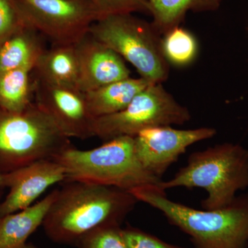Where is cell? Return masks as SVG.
<instances>
[{"label":"cell","mask_w":248,"mask_h":248,"mask_svg":"<svg viewBox=\"0 0 248 248\" xmlns=\"http://www.w3.org/2000/svg\"><path fill=\"white\" fill-rule=\"evenodd\" d=\"M49 208L42 227L49 239L76 246L90 232L121 226L138 201L128 191L80 182H65Z\"/></svg>","instance_id":"cell-1"},{"label":"cell","mask_w":248,"mask_h":248,"mask_svg":"<svg viewBox=\"0 0 248 248\" xmlns=\"http://www.w3.org/2000/svg\"><path fill=\"white\" fill-rule=\"evenodd\" d=\"M128 192L161 212L170 224L190 236L195 248H248V193L223 208L200 210L169 200L157 186Z\"/></svg>","instance_id":"cell-2"},{"label":"cell","mask_w":248,"mask_h":248,"mask_svg":"<svg viewBox=\"0 0 248 248\" xmlns=\"http://www.w3.org/2000/svg\"><path fill=\"white\" fill-rule=\"evenodd\" d=\"M157 186L165 192L179 187L204 189L208 196L202 202L203 210L223 208L237 191L248 187V150L224 143L195 152L172 179Z\"/></svg>","instance_id":"cell-3"},{"label":"cell","mask_w":248,"mask_h":248,"mask_svg":"<svg viewBox=\"0 0 248 248\" xmlns=\"http://www.w3.org/2000/svg\"><path fill=\"white\" fill-rule=\"evenodd\" d=\"M53 159L64 169L65 182L89 183L130 191L141 186H157L162 181L142 166L131 137L113 139L87 151L71 146Z\"/></svg>","instance_id":"cell-4"},{"label":"cell","mask_w":248,"mask_h":248,"mask_svg":"<svg viewBox=\"0 0 248 248\" xmlns=\"http://www.w3.org/2000/svg\"><path fill=\"white\" fill-rule=\"evenodd\" d=\"M71 146L70 138L35 102L20 112L0 108V173L53 159Z\"/></svg>","instance_id":"cell-5"},{"label":"cell","mask_w":248,"mask_h":248,"mask_svg":"<svg viewBox=\"0 0 248 248\" xmlns=\"http://www.w3.org/2000/svg\"><path fill=\"white\" fill-rule=\"evenodd\" d=\"M89 33L133 65L140 78L151 84H161L169 78L162 37L152 23L132 14L114 15L96 21Z\"/></svg>","instance_id":"cell-6"},{"label":"cell","mask_w":248,"mask_h":248,"mask_svg":"<svg viewBox=\"0 0 248 248\" xmlns=\"http://www.w3.org/2000/svg\"><path fill=\"white\" fill-rule=\"evenodd\" d=\"M191 115L161 84H153L135 96L125 108L94 119V137L104 142L120 137L135 138L145 129L182 125Z\"/></svg>","instance_id":"cell-7"},{"label":"cell","mask_w":248,"mask_h":248,"mask_svg":"<svg viewBox=\"0 0 248 248\" xmlns=\"http://www.w3.org/2000/svg\"><path fill=\"white\" fill-rule=\"evenodd\" d=\"M29 27L52 45H75L99 17L89 0H16Z\"/></svg>","instance_id":"cell-8"},{"label":"cell","mask_w":248,"mask_h":248,"mask_svg":"<svg viewBox=\"0 0 248 248\" xmlns=\"http://www.w3.org/2000/svg\"><path fill=\"white\" fill-rule=\"evenodd\" d=\"M215 134L216 130L208 127L179 130L162 125L147 128L134 138L135 153L144 169L161 179L187 147L212 138Z\"/></svg>","instance_id":"cell-9"},{"label":"cell","mask_w":248,"mask_h":248,"mask_svg":"<svg viewBox=\"0 0 248 248\" xmlns=\"http://www.w3.org/2000/svg\"><path fill=\"white\" fill-rule=\"evenodd\" d=\"M32 78L34 102L51 118L62 133L68 138L81 140L94 137V118L90 113L84 93Z\"/></svg>","instance_id":"cell-10"},{"label":"cell","mask_w":248,"mask_h":248,"mask_svg":"<svg viewBox=\"0 0 248 248\" xmlns=\"http://www.w3.org/2000/svg\"><path fill=\"white\" fill-rule=\"evenodd\" d=\"M65 180L64 169L53 159L38 160L0 173V190H9L0 202V218L29 208L49 187Z\"/></svg>","instance_id":"cell-11"},{"label":"cell","mask_w":248,"mask_h":248,"mask_svg":"<svg viewBox=\"0 0 248 248\" xmlns=\"http://www.w3.org/2000/svg\"><path fill=\"white\" fill-rule=\"evenodd\" d=\"M79 62V91L88 93L130 78L122 57L90 35L75 45Z\"/></svg>","instance_id":"cell-12"},{"label":"cell","mask_w":248,"mask_h":248,"mask_svg":"<svg viewBox=\"0 0 248 248\" xmlns=\"http://www.w3.org/2000/svg\"><path fill=\"white\" fill-rule=\"evenodd\" d=\"M58 192L54 190L29 208L0 218V248H24L29 236L42 226Z\"/></svg>","instance_id":"cell-13"},{"label":"cell","mask_w":248,"mask_h":248,"mask_svg":"<svg viewBox=\"0 0 248 248\" xmlns=\"http://www.w3.org/2000/svg\"><path fill=\"white\" fill-rule=\"evenodd\" d=\"M31 74L48 84L79 89V62L76 46L52 45L42 55Z\"/></svg>","instance_id":"cell-14"},{"label":"cell","mask_w":248,"mask_h":248,"mask_svg":"<svg viewBox=\"0 0 248 248\" xmlns=\"http://www.w3.org/2000/svg\"><path fill=\"white\" fill-rule=\"evenodd\" d=\"M45 39L27 26L0 46V74L12 70L33 71L47 48Z\"/></svg>","instance_id":"cell-15"},{"label":"cell","mask_w":248,"mask_h":248,"mask_svg":"<svg viewBox=\"0 0 248 248\" xmlns=\"http://www.w3.org/2000/svg\"><path fill=\"white\" fill-rule=\"evenodd\" d=\"M151 84L143 78L130 77L85 93L90 113L95 119L123 110L137 94Z\"/></svg>","instance_id":"cell-16"},{"label":"cell","mask_w":248,"mask_h":248,"mask_svg":"<svg viewBox=\"0 0 248 248\" xmlns=\"http://www.w3.org/2000/svg\"><path fill=\"white\" fill-rule=\"evenodd\" d=\"M222 0H148L153 27L161 36L179 27L189 11H216Z\"/></svg>","instance_id":"cell-17"},{"label":"cell","mask_w":248,"mask_h":248,"mask_svg":"<svg viewBox=\"0 0 248 248\" xmlns=\"http://www.w3.org/2000/svg\"><path fill=\"white\" fill-rule=\"evenodd\" d=\"M32 71L16 69L0 74V108L20 112L34 102Z\"/></svg>","instance_id":"cell-18"},{"label":"cell","mask_w":248,"mask_h":248,"mask_svg":"<svg viewBox=\"0 0 248 248\" xmlns=\"http://www.w3.org/2000/svg\"><path fill=\"white\" fill-rule=\"evenodd\" d=\"M161 45L166 61L174 66H188L198 53V44L195 36L179 26L163 35Z\"/></svg>","instance_id":"cell-19"},{"label":"cell","mask_w":248,"mask_h":248,"mask_svg":"<svg viewBox=\"0 0 248 248\" xmlns=\"http://www.w3.org/2000/svg\"><path fill=\"white\" fill-rule=\"evenodd\" d=\"M78 248H128L121 226H108L94 230L84 236Z\"/></svg>","instance_id":"cell-20"},{"label":"cell","mask_w":248,"mask_h":248,"mask_svg":"<svg viewBox=\"0 0 248 248\" xmlns=\"http://www.w3.org/2000/svg\"><path fill=\"white\" fill-rule=\"evenodd\" d=\"M99 19L114 15L145 13L150 14L148 0H89Z\"/></svg>","instance_id":"cell-21"},{"label":"cell","mask_w":248,"mask_h":248,"mask_svg":"<svg viewBox=\"0 0 248 248\" xmlns=\"http://www.w3.org/2000/svg\"><path fill=\"white\" fill-rule=\"evenodd\" d=\"M27 26L16 0H0V46Z\"/></svg>","instance_id":"cell-22"},{"label":"cell","mask_w":248,"mask_h":248,"mask_svg":"<svg viewBox=\"0 0 248 248\" xmlns=\"http://www.w3.org/2000/svg\"><path fill=\"white\" fill-rule=\"evenodd\" d=\"M122 232L128 248H182L167 244L159 238L134 227L122 228Z\"/></svg>","instance_id":"cell-23"},{"label":"cell","mask_w":248,"mask_h":248,"mask_svg":"<svg viewBox=\"0 0 248 248\" xmlns=\"http://www.w3.org/2000/svg\"><path fill=\"white\" fill-rule=\"evenodd\" d=\"M24 248H37L35 246H34L33 244H27L24 246Z\"/></svg>","instance_id":"cell-24"},{"label":"cell","mask_w":248,"mask_h":248,"mask_svg":"<svg viewBox=\"0 0 248 248\" xmlns=\"http://www.w3.org/2000/svg\"><path fill=\"white\" fill-rule=\"evenodd\" d=\"M3 196V191L2 190H0V201L1 200V197Z\"/></svg>","instance_id":"cell-25"}]
</instances>
